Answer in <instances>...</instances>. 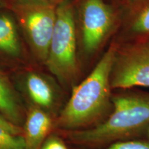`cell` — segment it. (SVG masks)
<instances>
[{
    "mask_svg": "<svg viewBox=\"0 0 149 149\" xmlns=\"http://www.w3.org/2000/svg\"><path fill=\"white\" fill-rule=\"evenodd\" d=\"M117 46L108 48L88 76L72 88L61 109L57 126L65 131L94 127L104 122L113 109L111 73Z\"/></svg>",
    "mask_w": 149,
    "mask_h": 149,
    "instance_id": "cell-1",
    "label": "cell"
},
{
    "mask_svg": "<svg viewBox=\"0 0 149 149\" xmlns=\"http://www.w3.org/2000/svg\"><path fill=\"white\" fill-rule=\"evenodd\" d=\"M113 109L104 122L86 129L67 131L66 137L79 146L103 148L117 141L137 139L149 127V93L134 88L112 94Z\"/></svg>",
    "mask_w": 149,
    "mask_h": 149,
    "instance_id": "cell-2",
    "label": "cell"
},
{
    "mask_svg": "<svg viewBox=\"0 0 149 149\" xmlns=\"http://www.w3.org/2000/svg\"><path fill=\"white\" fill-rule=\"evenodd\" d=\"M76 10L72 0H60L45 65L64 86L72 88L79 72Z\"/></svg>",
    "mask_w": 149,
    "mask_h": 149,
    "instance_id": "cell-3",
    "label": "cell"
},
{
    "mask_svg": "<svg viewBox=\"0 0 149 149\" xmlns=\"http://www.w3.org/2000/svg\"><path fill=\"white\" fill-rule=\"evenodd\" d=\"M7 10L15 19L31 51L45 64L60 0H7Z\"/></svg>",
    "mask_w": 149,
    "mask_h": 149,
    "instance_id": "cell-4",
    "label": "cell"
},
{
    "mask_svg": "<svg viewBox=\"0 0 149 149\" xmlns=\"http://www.w3.org/2000/svg\"><path fill=\"white\" fill-rule=\"evenodd\" d=\"M113 90L149 88V42L137 40L117 46L111 73Z\"/></svg>",
    "mask_w": 149,
    "mask_h": 149,
    "instance_id": "cell-5",
    "label": "cell"
},
{
    "mask_svg": "<svg viewBox=\"0 0 149 149\" xmlns=\"http://www.w3.org/2000/svg\"><path fill=\"white\" fill-rule=\"evenodd\" d=\"M115 10L104 0H81L78 8L80 42L87 57L95 55L116 24Z\"/></svg>",
    "mask_w": 149,
    "mask_h": 149,
    "instance_id": "cell-6",
    "label": "cell"
},
{
    "mask_svg": "<svg viewBox=\"0 0 149 149\" xmlns=\"http://www.w3.org/2000/svg\"><path fill=\"white\" fill-rule=\"evenodd\" d=\"M6 10H0V55L18 58L23 53L19 29L13 14Z\"/></svg>",
    "mask_w": 149,
    "mask_h": 149,
    "instance_id": "cell-7",
    "label": "cell"
},
{
    "mask_svg": "<svg viewBox=\"0 0 149 149\" xmlns=\"http://www.w3.org/2000/svg\"><path fill=\"white\" fill-rule=\"evenodd\" d=\"M24 84L28 95L40 108L50 109L55 103L57 89L46 76L38 72L31 71L26 74Z\"/></svg>",
    "mask_w": 149,
    "mask_h": 149,
    "instance_id": "cell-8",
    "label": "cell"
},
{
    "mask_svg": "<svg viewBox=\"0 0 149 149\" xmlns=\"http://www.w3.org/2000/svg\"><path fill=\"white\" fill-rule=\"evenodd\" d=\"M50 115L41 108L31 109L25 124L26 149H40L52 127Z\"/></svg>",
    "mask_w": 149,
    "mask_h": 149,
    "instance_id": "cell-9",
    "label": "cell"
},
{
    "mask_svg": "<svg viewBox=\"0 0 149 149\" xmlns=\"http://www.w3.org/2000/svg\"><path fill=\"white\" fill-rule=\"evenodd\" d=\"M0 113L14 124L22 118V109L10 80L0 72Z\"/></svg>",
    "mask_w": 149,
    "mask_h": 149,
    "instance_id": "cell-10",
    "label": "cell"
},
{
    "mask_svg": "<svg viewBox=\"0 0 149 149\" xmlns=\"http://www.w3.org/2000/svg\"><path fill=\"white\" fill-rule=\"evenodd\" d=\"M128 38L140 40L149 37V0H144L133 11L125 28Z\"/></svg>",
    "mask_w": 149,
    "mask_h": 149,
    "instance_id": "cell-11",
    "label": "cell"
},
{
    "mask_svg": "<svg viewBox=\"0 0 149 149\" xmlns=\"http://www.w3.org/2000/svg\"><path fill=\"white\" fill-rule=\"evenodd\" d=\"M0 149H26L24 137L0 127Z\"/></svg>",
    "mask_w": 149,
    "mask_h": 149,
    "instance_id": "cell-12",
    "label": "cell"
},
{
    "mask_svg": "<svg viewBox=\"0 0 149 149\" xmlns=\"http://www.w3.org/2000/svg\"><path fill=\"white\" fill-rule=\"evenodd\" d=\"M101 149H149L148 139H128L108 145Z\"/></svg>",
    "mask_w": 149,
    "mask_h": 149,
    "instance_id": "cell-13",
    "label": "cell"
},
{
    "mask_svg": "<svg viewBox=\"0 0 149 149\" xmlns=\"http://www.w3.org/2000/svg\"><path fill=\"white\" fill-rule=\"evenodd\" d=\"M41 149H68L61 139L55 135L49 137L41 146Z\"/></svg>",
    "mask_w": 149,
    "mask_h": 149,
    "instance_id": "cell-14",
    "label": "cell"
},
{
    "mask_svg": "<svg viewBox=\"0 0 149 149\" xmlns=\"http://www.w3.org/2000/svg\"><path fill=\"white\" fill-rule=\"evenodd\" d=\"M0 127L8 130V132L14 135H19V133H21V130L19 126H17V124L10 122L1 113H0Z\"/></svg>",
    "mask_w": 149,
    "mask_h": 149,
    "instance_id": "cell-15",
    "label": "cell"
},
{
    "mask_svg": "<svg viewBox=\"0 0 149 149\" xmlns=\"http://www.w3.org/2000/svg\"><path fill=\"white\" fill-rule=\"evenodd\" d=\"M7 3H8L7 0H0V10L6 9Z\"/></svg>",
    "mask_w": 149,
    "mask_h": 149,
    "instance_id": "cell-16",
    "label": "cell"
},
{
    "mask_svg": "<svg viewBox=\"0 0 149 149\" xmlns=\"http://www.w3.org/2000/svg\"><path fill=\"white\" fill-rule=\"evenodd\" d=\"M146 133L147 134V135H148V140L149 141V127H148V129H147V130H146Z\"/></svg>",
    "mask_w": 149,
    "mask_h": 149,
    "instance_id": "cell-17",
    "label": "cell"
},
{
    "mask_svg": "<svg viewBox=\"0 0 149 149\" xmlns=\"http://www.w3.org/2000/svg\"><path fill=\"white\" fill-rule=\"evenodd\" d=\"M144 40H146V41H148V42H149V37H147V38H146V39H144Z\"/></svg>",
    "mask_w": 149,
    "mask_h": 149,
    "instance_id": "cell-18",
    "label": "cell"
}]
</instances>
